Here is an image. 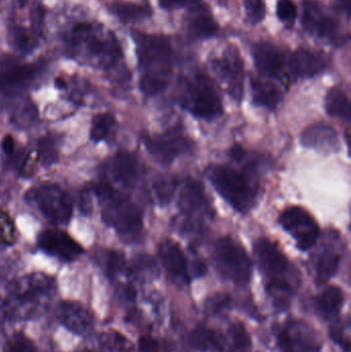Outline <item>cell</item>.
<instances>
[{
	"mask_svg": "<svg viewBox=\"0 0 351 352\" xmlns=\"http://www.w3.org/2000/svg\"><path fill=\"white\" fill-rule=\"evenodd\" d=\"M207 177L216 192L235 210L247 213L253 208L258 190L247 173L225 165H212L207 169Z\"/></svg>",
	"mask_w": 351,
	"mask_h": 352,
	"instance_id": "cell-1",
	"label": "cell"
},
{
	"mask_svg": "<svg viewBox=\"0 0 351 352\" xmlns=\"http://www.w3.org/2000/svg\"><path fill=\"white\" fill-rule=\"evenodd\" d=\"M52 292V279L45 275L35 274L19 281L8 297V314L19 320L33 318L49 299Z\"/></svg>",
	"mask_w": 351,
	"mask_h": 352,
	"instance_id": "cell-2",
	"label": "cell"
},
{
	"mask_svg": "<svg viewBox=\"0 0 351 352\" xmlns=\"http://www.w3.org/2000/svg\"><path fill=\"white\" fill-rule=\"evenodd\" d=\"M99 197L105 203L103 219L123 235H135L142 229V213L135 203L117 194L109 184L98 186Z\"/></svg>",
	"mask_w": 351,
	"mask_h": 352,
	"instance_id": "cell-3",
	"label": "cell"
},
{
	"mask_svg": "<svg viewBox=\"0 0 351 352\" xmlns=\"http://www.w3.org/2000/svg\"><path fill=\"white\" fill-rule=\"evenodd\" d=\"M181 104L198 119H216L223 113V103L218 91L207 76L198 74L188 84Z\"/></svg>",
	"mask_w": 351,
	"mask_h": 352,
	"instance_id": "cell-4",
	"label": "cell"
},
{
	"mask_svg": "<svg viewBox=\"0 0 351 352\" xmlns=\"http://www.w3.org/2000/svg\"><path fill=\"white\" fill-rule=\"evenodd\" d=\"M214 261L222 276L237 285H245L251 276V262L247 252L232 238L225 236L214 244Z\"/></svg>",
	"mask_w": 351,
	"mask_h": 352,
	"instance_id": "cell-5",
	"label": "cell"
},
{
	"mask_svg": "<svg viewBox=\"0 0 351 352\" xmlns=\"http://www.w3.org/2000/svg\"><path fill=\"white\" fill-rule=\"evenodd\" d=\"M28 199L34 203L43 217L55 223H65L72 213L69 195L55 184H41L29 192Z\"/></svg>",
	"mask_w": 351,
	"mask_h": 352,
	"instance_id": "cell-6",
	"label": "cell"
},
{
	"mask_svg": "<svg viewBox=\"0 0 351 352\" xmlns=\"http://www.w3.org/2000/svg\"><path fill=\"white\" fill-rule=\"evenodd\" d=\"M140 65L148 72H171L172 50L168 39L161 35L135 32L133 34Z\"/></svg>",
	"mask_w": 351,
	"mask_h": 352,
	"instance_id": "cell-7",
	"label": "cell"
},
{
	"mask_svg": "<svg viewBox=\"0 0 351 352\" xmlns=\"http://www.w3.org/2000/svg\"><path fill=\"white\" fill-rule=\"evenodd\" d=\"M280 226L296 240L301 250H308L315 245L319 237V228L310 213L302 207L286 209L278 219Z\"/></svg>",
	"mask_w": 351,
	"mask_h": 352,
	"instance_id": "cell-8",
	"label": "cell"
},
{
	"mask_svg": "<svg viewBox=\"0 0 351 352\" xmlns=\"http://www.w3.org/2000/svg\"><path fill=\"white\" fill-rule=\"evenodd\" d=\"M144 146L155 160L163 165H169L181 155L193 150V142L177 130H171L163 135H146Z\"/></svg>",
	"mask_w": 351,
	"mask_h": 352,
	"instance_id": "cell-9",
	"label": "cell"
},
{
	"mask_svg": "<svg viewBox=\"0 0 351 352\" xmlns=\"http://www.w3.org/2000/svg\"><path fill=\"white\" fill-rule=\"evenodd\" d=\"M37 243L43 252L67 262L76 260L84 252L80 244L61 230L49 229L41 232L37 238Z\"/></svg>",
	"mask_w": 351,
	"mask_h": 352,
	"instance_id": "cell-10",
	"label": "cell"
},
{
	"mask_svg": "<svg viewBox=\"0 0 351 352\" xmlns=\"http://www.w3.org/2000/svg\"><path fill=\"white\" fill-rule=\"evenodd\" d=\"M214 68L227 85L229 93L235 100L240 101L243 94V64L234 50H229L222 57L214 60Z\"/></svg>",
	"mask_w": 351,
	"mask_h": 352,
	"instance_id": "cell-11",
	"label": "cell"
},
{
	"mask_svg": "<svg viewBox=\"0 0 351 352\" xmlns=\"http://www.w3.org/2000/svg\"><path fill=\"white\" fill-rule=\"evenodd\" d=\"M302 24L311 34L323 38L332 37L337 32L338 24L335 19L324 10L323 6L315 0L303 2Z\"/></svg>",
	"mask_w": 351,
	"mask_h": 352,
	"instance_id": "cell-12",
	"label": "cell"
},
{
	"mask_svg": "<svg viewBox=\"0 0 351 352\" xmlns=\"http://www.w3.org/2000/svg\"><path fill=\"white\" fill-rule=\"evenodd\" d=\"M253 252L260 268L268 276H278L288 268L286 256L274 242L267 238H260L255 242Z\"/></svg>",
	"mask_w": 351,
	"mask_h": 352,
	"instance_id": "cell-13",
	"label": "cell"
},
{
	"mask_svg": "<svg viewBox=\"0 0 351 352\" xmlns=\"http://www.w3.org/2000/svg\"><path fill=\"white\" fill-rule=\"evenodd\" d=\"M58 318L64 328L80 336L88 334L94 322L91 312L78 302H62L58 309Z\"/></svg>",
	"mask_w": 351,
	"mask_h": 352,
	"instance_id": "cell-14",
	"label": "cell"
},
{
	"mask_svg": "<svg viewBox=\"0 0 351 352\" xmlns=\"http://www.w3.org/2000/svg\"><path fill=\"white\" fill-rule=\"evenodd\" d=\"M301 144L305 148H315L325 154L336 153L340 148L337 131L324 123L308 126L301 134Z\"/></svg>",
	"mask_w": 351,
	"mask_h": 352,
	"instance_id": "cell-15",
	"label": "cell"
},
{
	"mask_svg": "<svg viewBox=\"0 0 351 352\" xmlns=\"http://www.w3.org/2000/svg\"><path fill=\"white\" fill-rule=\"evenodd\" d=\"M327 66L325 55L306 49L297 50L288 60L291 74L296 78H313L323 72Z\"/></svg>",
	"mask_w": 351,
	"mask_h": 352,
	"instance_id": "cell-16",
	"label": "cell"
},
{
	"mask_svg": "<svg viewBox=\"0 0 351 352\" xmlns=\"http://www.w3.org/2000/svg\"><path fill=\"white\" fill-rule=\"evenodd\" d=\"M253 60L259 72L264 76L276 78L284 65L282 52L269 43H259L253 47Z\"/></svg>",
	"mask_w": 351,
	"mask_h": 352,
	"instance_id": "cell-17",
	"label": "cell"
},
{
	"mask_svg": "<svg viewBox=\"0 0 351 352\" xmlns=\"http://www.w3.org/2000/svg\"><path fill=\"white\" fill-rule=\"evenodd\" d=\"M179 207L188 215L210 213V203L199 182L194 179L185 182L179 196Z\"/></svg>",
	"mask_w": 351,
	"mask_h": 352,
	"instance_id": "cell-18",
	"label": "cell"
},
{
	"mask_svg": "<svg viewBox=\"0 0 351 352\" xmlns=\"http://www.w3.org/2000/svg\"><path fill=\"white\" fill-rule=\"evenodd\" d=\"M159 254L168 272L177 278H188V261L185 254L175 242L165 240L160 244Z\"/></svg>",
	"mask_w": 351,
	"mask_h": 352,
	"instance_id": "cell-19",
	"label": "cell"
},
{
	"mask_svg": "<svg viewBox=\"0 0 351 352\" xmlns=\"http://www.w3.org/2000/svg\"><path fill=\"white\" fill-rule=\"evenodd\" d=\"M111 173L117 184L124 186H133L138 176L137 160L130 153H119L111 161Z\"/></svg>",
	"mask_w": 351,
	"mask_h": 352,
	"instance_id": "cell-20",
	"label": "cell"
},
{
	"mask_svg": "<svg viewBox=\"0 0 351 352\" xmlns=\"http://www.w3.org/2000/svg\"><path fill=\"white\" fill-rule=\"evenodd\" d=\"M36 64L6 65L0 68V88L10 90L28 82L38 72Z\"/></svg>",
	"mask_w": 351,
	"mask_h": 352,
	"instance_id": "cell-21",
	"label": "cell"
},
{
	"mask_svg": "<svg viewBox=\"0 0 351 352\" xmlns=\"http://www.w3.org/2000/svg\"><path fill=\"white\" fill-rule=\"evenodd\" d=\"M251 87L253 103L259 107L273 111L284 98L282 91L273 82L251 78Z\"/></svg>",
	"mask_w": 351,
	"mask_h": 352,
	"instance_id": "cell-22",
	"label": "cell"
},
{
	"mask_svg": "<svg viewBox=\"0 0 351 352\" xmlns=\"http://www.w3.org/2000/svg\"><path fill=\"white\" fill-rule=\"evenodd\" d=\"M340 258L339 252L332 245H328L323 250L317 265V279L319 285L327 283L335 275L339 267Z\"/></svg>",
	"mask_w": 351,
	"mask_h": 352,
	"instance_id": "cell-23",
	"label": "cell"
},
{
	"mask_svg": "<svg viewBox=\"0 0 351 352\" xmlns=\"http://www.w3.org/2000/svg\"><path fill=\"white\" fill-rule=\"evenodd\" d=\"M326 111L331 117L350 121V102L348 94L340 88H333L326 97Z\"/></svg>",
	"mask_w": 351,
	"mask_h": 352,
	"instance_id": "cell-24",
	"label": "cell"
},
{
	"mask_svg": "<svg viewBox=\"0 0 351 352\" xmlns=\"http://www.w3.org/2000/svg\"><path fill=\"white\" fill-rule=\"evenodd\" d=\"M111 10L123 22H139L152 16V10L148 6L131 2H115Z\"/></svg>",
	"mask_w": 351,
	"mask_h": 352,
	"instance_id": "cell-25",
	"label": "cell"
},
{
	"mask_svg": "<svg viewBox=\"0 0 351 352\" xmlns=\"http://www.w3.org/2000/svg\"><path fill=\"white\" fill-rule=\"evenodd\" d=\"M189 28L194 36L210 38L218 32V25L210 12H199L192 16Z\"/></svg>",
	"mask_w": 351,
	"mask_h": 352,
	"instance_id": "cell-26",
	"label": "cell"
},
{
	"mask_svg": "<svg viewBox=\"0 0 351 352\" xmlns=\"http://www.w3.org/2000/svg\"><path fill=\"white\" fill-rule=\"evenodd\" d=\"M171 72H146L140 78V89L148 96L160 94L168 87Z\"/></svg>",
	"mask_w": 351,
	"mask_h": 352,
	"instance_id": "cell-27",
	"label": "cell"
},
{
	"mask_svg": "<svg viewBox=\"0 0 351 352\" xmlns=\"http://www.w3.org/2000/svg\"><path fill=\"white\" fill-rule=\"evenodd\" d=\"M343 292L338 287H330L324 292L321 299V308L327 318H335L343 305Z\"/></svg>",
	"mask_w": 351,
	"mask_h": 352,
	"instance_id": "cell-28",
	"label": "cell"
},
{
	"mask_svg": "<svg viewBox=\"0 0 351 352\" xmlns=\"http://www.w3.org/2000/svg\"><path fill=\"white\" fill-rule=\"evenodd\" d=\"M190 342L199 351H220V343L218 336L208 329L200 328L194 331L190 337Z\"/></svg>",
	"mask_w": 351,
	"mask_h": 352,
	"instance_id": "cell-29",
	"label": "cell"
},
{
	"mask_svg": "<svg viewBox=\"0 0 351 352\" xmlns=\"http://www.w3.org/2000/svg\"><path fill=\"white\" fill-rule=\"evenodd\" d=\"M115 117L111 113H99L95 116L92 121L90 138L94 142H99L105 140L111 132V128L115 125Z\"/></svg>",
	"mask_w": 351,
	"mask_h": 352,
	"instance_id": "cell-30",
	"label": "cell"
},
{
	"mask_svg": "<svg viewBox=\"0 0 351 352\" xmlns=\"http://www.w3.org/2000/svg\"><path fill=\"white\" fill-rule=\"evenodd\" d=\"M16 239V227L8 212L0 209V244L14 243Z\"/></svg>",
	"mask_w": 351,
	"mask_h": 352,
	"instance_id": "cell-31",
	"label": "cell"
},
{
	"mask_svg": "<svg viewBox=\"0 0 351 352\" xmlns=\"http://www.w3.org/2000/svg\"><path fill=\"white\" fill-rule=\"evenodd\" d=\"M245 14L253 25L259 24L265 19L266 6L263 0H245Z\"/></svg>",
	"mask_w": 351,
	"mask_h": 352,
	"instance_id": "cell-32",
	"label": "cell"
},
{
	"mask_svg": "<svg viewBox=\"0 0 351 352\" xmlns=\"http://www.w3.org/2000/svg\"><path fill=\"white\" fill-rule=\"evenodd\" d=\"M276 14L282 22L293 24L296 20L298 10L293 0H278Z\"/></svg>",
	"mask_w": 351,
	"mask_h": 352,
	"instance_id": "cell-33",
	"label": "cell"
},
{
	"mask_svg": "<svg viewBox=\"0 0 351 352\" xmlns=\"http://www.w3.org/2000/svg\"><path fill=\"white\" fill-rule=\"evenodd\" d=\"M124 266H125V260L121 254L117 252H107L105 258V268L109 276H115L117 273L123 270Z\"/></svg>",
	"mask_w": 351,
	"mask_h": 352,
	"instance_id": "cell-34",
	"label": "cell"
},
{
	"mask_svg": "<svg viewBox=\"0 0 351 352\" xmlns=\"http://www.w3.org/2000/svg\"><path fill=\"white\" fill-rule=\"evenodd\" d=\"M8 352H37L32 341L23 335H16L8 345Z\"/></svg>",
	"mask_w": 351,
	"mask_h": 352,
	"instance_id": "cell-35",
	"label": "cell"
},
{
	"mask_svg": "<svg viewBox=\"0 0 351 352\" xmlns=\"http://www.w3.org/2000/svg\"><path fill=\"white\" fill-rule=\"evenodd\" d=\"M233 340H234L235 346L241 351H245L251 346V339L247 333L245 327L242 324H235L232 329Z\"/></svg>",
	"mask_w": 351,
	"mask_h": 352,
	"instance_id": "cell-36",
	"label": "cell"
},
{
	"mask_svg": "<svg viewBox=\"0 0 351 352\" xmlns=\"http://www.w3.org/2000/svg\"><path fill=\"white\" fill-rule=\"evenodd\" d=\"M175 182L171 179H163L156 186L157 196L162 204L169 202L174 194Z\"/></svg>",
	"mask_w": 351,
	"mask_h": 352,
	"instance_id": "cell-37",
	"label": "cell"
},
{
	"mask_svg": "<svg viewBox=\"0 0 351 352\" xmlns=\"http://www.w3.org/2000/svg\"><path fill=\"white\" fill-rule=\"evenodd\" d=\"M39 160H41V155H39L38 148L28 152L21 165V175H24L25 177H29L32 175Z\"/></svg>",
	"mask_w": 351,
	"mask_h": 352,
	"instance_id": "cell-38",
	"label": "cell"
},
{
	"mask_svg": "<svg viewBox=\"0 0 351 352\" xmlns=\"http://www.w3.org/2000/svg\"><path fill=\"white\" fill-rule=\"evenodd\" d=\"M229 297L226 295H218L212 297L207 303V308L210 311L214 312L222 309L225 306L228 305Z\"/></svg>",
	"mask_w": 351,
	"mask_h": 352,
	"instance_id": "cell-39",
	"label": "cell"
},
{
	"mask_svg": "<svg viewBox=\"0 0 351 352\" xmlns=\"http://www.w3.org/2000/svg\"><path fill=\"white\" fill-rule=\"evenodd\" d=\"M139 349L141 352H159V344L152 337L144 336L139 339Z\"/></svg>",
	"mask_w": 351,
	"mask_h": 352,
	"instance_id": "cell-40",
	"label": "cell"
},
{
	"mask_svg": "<svg viewBox=\"0 0 351 352\" xmlns=\"http://www.w3.org/2000/svg\"><path fill=\"white\" fill-rule=\"evenodd\" d=\"M195 1L196 0H159V3L165 10H174Z\"/></svg>",
	"mask_w": 351,
	"mask_h": 352,
	"instance_id": "cell-41",
	"label": "cell"
},
{
	"mask_svg": "<svg viewBox=\"0 0 351 352\" xmlns=\"http://www.w3.org/2000/svg\"><path fill=\"white\" fill-rule=\"evenodd\" d=\"M1 148L2 151H3L6 155H12V153H14V140L12 135L8 134V135L2 140Z\"/></svg>",
	"mask_w": 351,
	"mask_h": 352,
	"instance_id": "cell-42",
	"label": "cell"
},
{
	"mask_svg": "<svg viewBox=\"0 0 351 352\" xmlns=\"http://www.w3.org/2000/svg\"><path fill=\"white\" fill-rule=\"evenodd\" d=\"M230 156L234 159L235 161H242L245 157V151L242 146L239 144H234L230 150Z\"/></svg>",
	"mask_w": 351,
	"mask_h": 352,
	"instance_id": "cell-43",
	"label": "cell"
},
{
	"mask_svg": "<svg viewBox=\"0 0 351 352\" xmlns=\"http://www.w3.org/2000/svg\"><path fill=\"white\" fill-rule=\"evenodd\" d=\"M206 270V265L204 264L203 262H200V261H197V262L194 264L193 266V272L195 276H202V275L205 274Z\"/></svg>",
	"mask_w": 351,
	"mask_h": 352,
	"instance_id": "cell-44",
	"label": "cell"
},
{
	"mask_svg": "<svg viewBox=\"0 0 351 352\" xmlns=\"http://www.w3.org/2000/svg\"><path fill=\"white\" fill-rule=\"evenodd\" d=\"M337 1L338 3L341 6V8H344V10L348 12V10H350V0H337Z\"/></svg>",
	"mask_w": 351,
	"mask_h": 352,
	"instance_id": "cell-45",
	"label": "cell"
},
{
	"mask_svg": "<svg viewBox=\"0 0 351 352\" xmlns=\"http://www.w3.org/2000/svg\"><path fill=\"white\" fill-rule=\"evenodd\" d=\"M56 86H57V88L64 89L65 88L66 84L62 78H59V80H56Z\"/></svg>",
	"mask_w": 351,
	"mask_h": 352,
	"instance_id": "cell-46",
	"label": "cell"
}]
</instances>
